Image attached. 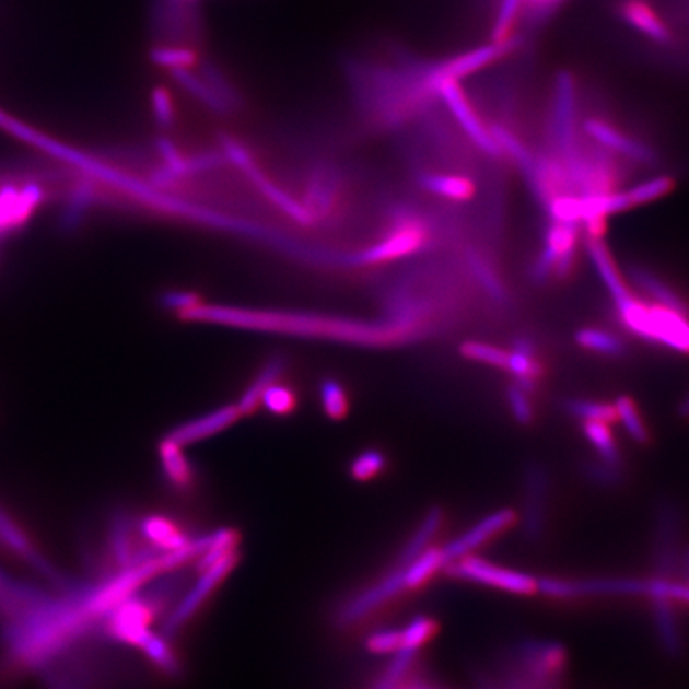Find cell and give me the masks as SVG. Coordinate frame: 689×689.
Masks as SVG:
<instances>
[{
    "mask_svg": "<svg viewBox=\"0 0 689 689\" xmlns=\"http://www.w3.org/2000/svg\"><path fill=\"white\" fill-rule=\"evenodd\" d=\"M445 572L458 580L482 584L507 594L534 595L538 594V577L530 573L495 565L489 560L475 554L462 557L445 567Z\"/></svg>",
    "mask_w": 689,
    "mask_h": 689,
    "instance_id": "cell-5",
    "label": "cell"
},
{
    "mask_svg": "<svg viewBox=\"0 0 689 689\" xmlns=\"http://www.w3.org/2000/svg\"><path fill=\"white\" fill-rule=\"evenodd\" d=\"M459 353H462V357L466 358V360L476 361V363L506 369L507 351L493 347V344L469 340V342L462 343Z\"/></svg>",
    "mask_w": 689,
    "mask_h": 689,
    "instance_id": "cell-42",
    "label": "cell"
},
{
    "mask_svg": "<svg viewBox=\"0 0 689 689\" xmlns=\"http://www.w3.org/2000/svg\"><path fill=\"white\" fill-rule=\"evenodd\" d=\"M172 75L184 90L190 93L195 100L203 103L205 106L210 107L211 110L218 114H230L232 113V107L222 100L218 93L212 90L210 83L207 80L201 79V77L191 74L190 69H176V71H172Z\"/></svg>",
    "mask_w": 689,
    "mask_h": 689,
    "instance_id": "cell-31",
    "label": "cell"
},
{
    "mask_svg": "<svg viewBox=\"0 0 689 689\" xmlns=\"http://www.w3.org/2000/svg\"><path fill=\"white\" fill-rule=\"evenodd\" d=\"M184 316L200 319H215L219 323H229V325L268 327V329L294 330L295 334H305V336H330L334 339L358 340V342L385 343L399 342L407 339V334L402 332L399 327H360L357 323L330 322V319L312 318V316L299 315H273V313H250L238 312V310H205L203 306L197 305Z\"/></svg>",
    "mask_w": 689,
    "mask_h": 689,
    "instance_id": "cell-1",
    "label": "cell"
},
{
    "mask_svg": "<svg viewBox=\"0 0 689 689\" xmlns=\"http://www.w3.org/2000/svg\"><path fill=\"white\" fill-rule=\"evenodd\" d=\"M552 221L581 224L583 219V198L577 195H559L546 205Z\"/></svg>",
    "mask_w": 689,
    "mask_h": 689,
    "instance_id": "cell-45",
    "label": "cell"
},
{
    "mask_svg": "<svg viewBox=\"0 0 689 689\" xmlns=\"http://www.w3.org/2000/svg\"><path fill=\"white\" fill-rule=\"evenodd\" d=\"M681 534H684V516L675 501L663 500L654 511L653 549H651V576H677L681 567Z\"/></svg>",
    "mask_w": 689,
    "mask_h": 689,
    "instance_id": "cell-3",
    "label": "cell"
},
{
    "mask_svg": "<svg viewBox=\"0 0 689 689\" xmlns=\"http://www.w3.org/2000/svg\"><path fill=\"white\" fill-rule=\"evenodd\" d=\"M153 65L160 68L176 71V69H190L198 62V54L187 47H155L151 51Z\"/></svg>",
    "mask_w": 689,
    "mask_h": 689,
    "instance_id": "cell-40",
    "label": "cell"
},
{
    "mask_svg": "<svg viewBox=\"0 0 689 689\" xmlns=\"http://www.w3.org/2000/svg\"><path fill=\"white\" fill-rule=\"evenodd\" d=\"M260 404L273 416H288L297 406V398L288 386L273 383L264 392Z\"/></svg>",
    "mask_w": 689,
    "mask_h": 689,
    "instance_id": "cell-46",
    "label": "cell"
},
{
    "mask_svg": "<svg viewBox=\"0 0 689 689\" xmlns=\"http://www.w3.org/2000/svg\"><path fill=\"white\" fill-rule=\"evenodd\" d=\"M419 651L399 649L393 657L392 664L386 667L377 684L372 689H401L406 675L409 674L413 661Z\"/></svg>",
    "mask_w": 689,
    "mask_h": 689,
    "instance_id": "cell-38",
    "label": "cell"
},
{
    "mask_svg": "<svg viewBox=\"0 0 689 689\" xmlns=\"http://www.w3.org/2000/svg\"><path fill=\"white\" fill-rule=\"evenodd\" d=\"M518 45V38L513 37L503 44H497L492 42L490 45H483V47L475 48V50L466 51V54L458 55V57L445 59V61L436 62V65H428L427 72H424V82H427L428 89L437 95V89L442 82L447 80H455L458 82L463 77L475 74L486 66L492 65L511 51L516 50Z\"/></svg>",
    "mask_w": 689,
    "mask_h": 689,
    "instance_id": "cell-8",
    "label": "cell"
},
{
    "mask_svg": "<svg viewBox=\"0 0 689 689\" xmlns=\"http://www.w3.org/2000/svg\"><path fill=\"white\" fill-rule=\"evenodd\" d=\"M563 410L573 419L581 421H604V423H612L618 420L616 409L612 404L589 401V399H565L563 401Z\"/></svg>",
    "mask_w": 689,
    "mask_h": 689,
    "instance_id": "cell-37",
    "label": "cell"
},
{
    "mask_svg": "<svg viewBox=\"0 0 689 689\" xmlns=\"http://www.w3.org/2000/svg\"><path fill=\"white\" fill-rule=\"evenodd\" d=\"M323 410L330 420H342L348 413V398L343 386L336 381L323 382L319 389Z\"/></svg>",
    "mask_w": 689,
    "mask_h": 689,
    "instance_id": "cell-43",
    "label": "cell"
},
{
    "mask_svg": "<svg viewBox=\"0 0 689 689\" xmlns=\"http://www.w3.org/2000/svg\"><path fill=\"white\" fill-rule=\"evenodd\" d=\"M506 371L513 375L516 385L534 395L545 367L536 357V343L532 337H514L511 353H507Z\"/></svg>",
    "mask_w": 689,
    "mask_h": 689,
    "instance_id": "cell-17",
    "label": "cell"
},
{
    "mask_svg": "<svg viewBox=\"0 0 689 689\" xmlns=\"http://www.w3.org/2000/svg\"><path fill=\"white\" fill-rule=\"evenodd\" d=\"M574 340L584 350L593 353L604 354V357H624L628 347L624 340L608 330L597 329V327H584L574 336Z\"/></svg>",
    "mask_w": 689,
    "mask_h": 689,
    "instance_id": "cell-32",
    "label": "cell"
},
{
    "mask_svg": "<svg viewBox=\"0 0 689 689\" xmlns=\"http://www.w3.org/2000/svg\"><path fill=\"white\" fill-rule=\"evenodd\" d=\"M551 475L539 462H528L522 475V536L538 545L548 528Z\"/></svg>",
    "mask_w": 689,
    "mask_h": 689,
    "instance_id": "cell-6",
    "label": "cell"
},
{
    "mask_svg": "<svg viewBox=\"0 0 689 689\" xmlns=\"http://www.w3.org/2000/svg\"><path fill=\"white\" fill-rule=\"evenodd\" d=\"M576 85L570 72L562 71L556 79L554 115H552V138L557 155L565 159L576 151Z\"/></svg>",
    "mask_w": 689,
    "mask_h": 689,
    "instance_id": "cell-11",
    "label": "cell"
},
{
    "mask_svg": "<svg viewBox=\"0 0 689 689\" xmlns=\"http://www.w3.org/2000/svg\"><path fill=\"white\" fill-rule=\"evenodd\" d=\"M166 304L173 306V308H179V306H183V308L187 310H191L197 306L194 295L189 294H170L168 297H166Z\"/></svg>",
    "mask_w": 689,
    "mask_h": 689,
    "instance_id": "cell-55",
    "label": "cell"
},
{
    "mask_svg": "<svg viewBox=\"0 0 689 689\" xmlns=\"http://www.w3.org/2000/svg\"><path fill=\"white\" fill-rule=\"evenodd\" d=\"M203 79L212 86L215 93L229 104L232 109L238 106V93L233 90L227 77L222 74L221 69L214 62H203Z\"/></svg>",
    "mask_w": 689,
    "mask_h": 689,
    "instance_id": "cell-50",
    "label": "cell"
},
{
    "mask_svg": "<svg viewBox=\"0 0 689 689\" xmlns=\"http://www.w3.org/2000/svg\"><path fill=\"white\" fill-rule=\"evenodd\" d=\"M142 534L163 551H174V549L183 548L189 542L183 532L170 522L168 518L149 517L142 522Z\"/></svg>",
    "mask_w": 689,
    "mask_h": 689,
    "instance_id": "cell-35",
    "label": "cell"
},
{
    "mask_svg": "<svg viewBox=\"0 0 689 689\" xmlns=\"http://www.w3.org/2000/svg\"><path fill=\"white\" fill-rule=\"evenodd\" d=\"M583 434L593 445L595 457L615 466H626L621 448L612 434L610 423L604 421H583Z\"/></svg>",
    "mask_w": 689,
    "mask_h": 689,
    "instance_id": "cell-27",
    "label": "cell"
},
{
    "mask_svg": "<svg viewBox=\"0 0 689 689\" xmlns=\"http://www.w3.org/2000/svg\"><path fill=\"white\" fill-rule=\"evenodd\" d=\"M581 476L598 489L615 490L624 486L628 469L626 466L610 465L595 457L581 463Z\"/></svg>",
    "mask_w": 689,
    "mask_h": 689,
    "instance_id": "cell-34",
    "label": "cell"
},
{
    "mask_svg": "<svg viewBox=\"0 0 689 689\" xmlns=\"http://www.w3.org/2000/svg\"><path fill=\"white\" fill-rule=\"evenodd\" d=\"M584 131L607 151L621 153V155L628 156L633 162L643 163V165L657 163V153L654 149L637 141L629 135L622 133L618 128L611 127L610 124L600 120V118H587L584 121Z\"/></svg>",
    "mask_w": 689,
    "mask_h": 689,
    "instance_id": "cell-15",
    "label": "cell"
},
{
    "mask_svg": "<svg viewBox=\"0 0 689 689\" xmlns=\"http://www.w3.org/2000/svg\"><path fill=\"white\" fill-rule=\"evenodd\" d=\"M681 567H684V570H685V581H688L689 583V552L687 557H685V559L681 560Z\"/></svg>",
    "mask_w": 689,
    "mask_h": 689,
    "instance_id": "cell-57",
    "label": "cell"
},
{
    "mask_svg": "<svg viewBox=\"0 0 689 689\" xmlns=\"http://www.w3.org/2000/svg\"><path fill=\"white\" fill-rule=\"evenodd\" d=\"M612 406H615L618 421H621L622 427H624V430L628 431L629 437H631L635 444H650V428L649 424H646L645 419H643L642 412H640L639 404L635 402V399L628 395H621L616 398Z\"/></svg>",
    "mask_w": 689,
    "mask_h": 689,
    "instance_id": "cell-33",
    "label": "cell"
},
{
    "mask_svg": "<svg viewBox=\"0 0 689 689\" xmlns=\"http://www.w3.org/2000/svg\"><path fill=\"white\" fill-rule=\"evenodd\" d=\"M621 325L645 342L663 344L678 353L689 354V316L669 306L649 304L631 295L616 304Z\"/></svg>",
    "mask_w": 689,
    "mask_h": 689,
    "instance_id": "cell-2",
    "label": "cell"
},
{
    "mask_svg": "<svg viewBox=\"0 0 689 689\" xmlns=\"http://www.w3.org/2000/svg\"><path fill=\"white\" fill-rule=\"evenodd\" d=\"M466 264H468L476 283L483 289L487 297L493 304L501 306L510 304V292H507L506 284L501 280L495 267L487 260V257H483L480 250L476 248L466 249Z\"/></svg>",
    "mask_w": 689,
    "mask_h": 689,
    "instance_id": "cell-23",
    "label": "cell"
},
{
    "mask_svg": "<svg viewBox=\"0 0 689 689\" xmlns=\"http://www.w3.org/2000/svg\"><path fill=\"white\" fill-rule=\"evenodd\" d=\"M653 608L654 631L661 649L667 656L680 657L685 653V639L674 602L650 600Z\"/></svg>",
    "mask_w": 689,
    "mask_h": 689,
    "instance_id": "cell-20",
    "label": "cell"
},
{
    "mask_svg": "<svg viewBox=\"0 0 689 689\" xmlns=\"http://www.w3.org/2000/svg\"><path fill=\"white\" fill-rule=\"evenodd\" d=\"M528 5L532 9V15L535 19H542V16L548 15L552 9L557 5V3L562 2V0H527Z\"/></svg>",
    "mask_w": 689,
    "mask_h": 689,
    "instance_id": "cell-54",
    "label": "cell"
},
{
    "mask_svg": "<svg viewBox=\"0 0 689 689\" xmlns=\"http://www.w3.org/2000/svg\"><path fill=\"white\" fill-rule=\"evenodd\" d=\"M420 186L437 197L452 201H468L475 197L476 187L471 179L455 174L424 173Z\"/></svg>",
    "mask_w": 689,
    "mask_h": 689,
    "instance_id": "cell-26",
    "label": "cell"
},
{
    "mask_svg": "<svg viewBox=\"0 0 689 689\" xmlns=\"http://www.w3.org/2000/svg\"><path fill=\"white\" fill-rule=\"evenodd\" d=\"M586 248L591 260H593L595 270L600 275L605 287L610 291L615 305L628 301L633 294L629 291V288L626 287L624 280H622L621 273H619L618 266H616L615 259H612L611 250L608 248L607 243L604 242V238H591V236H586Z\"/></svg>",
    "mask_w": 689,
    "mask_h": 689,
    "instance_id": "cell-21",
    "label": "cell"
},
{
    "mask_svg": "<svg viewBox=\"0 0 689 689\" xmlns=\"http://www.w3.org/2000/svg\"><path fill=\"white\" fill-rule=\"evenodd\" d=\"M530 396V393L522 389L516 383H513L506 392V401L507 406H510L511 416L521 427H528L535 421V409Z\"/></svg>",
    "mask_w": 689,
    "mask_h": 689,
    "instance_id": "cell-47",
    "label": "cell"
},
{
    "mask_svg": "<svg viewBox=\"0 0 689 689\" xmlns=\"http://www.w3.org/2000/svg\"><path fill=\"white\" fill-rule=\"evenodd\" d=\"M283 367L284 361L280 360V358H275V360H270V363L262 369V372L257 375L256 381L253 382V385L246 389L245 395H243L240 402L236 404L242 416H248V413L254 412V409L260 404L264 392H266L268 386L277 383L281 372H283Z\"/></svg>",
    "mask_w": 689,
    "mask_h": 689,
    "instance_id": "cell-36",
    "label": "cell"
},
{
    "mask_svg": "<svg viewBox=\"0 0 689 689\" xmlns=\"http://www.w3.org/2000/svg\"><path fill=\"white\" fill-rule=\"evenodd\" d=\"M517 521L516 511L510 510V507L493 511L489 516L480 518L472 527H469L468 530L463 532L462 535L448 541L444 548H441L442 557H444V569L448 563L478 551L479 548L492 541L498 535L504 534L507 528L516 525Z\"/></svg>",
    "mask_w": 689,
    "mask_h": 689,
    "instance_id": "cell-9",
    "label": "cell"
},
{
    "mask_svg": "<svg viewBox=\"0 0 689 689\" xmlns=\"http://www.w3.org/2000/svg\"><path fill=\"white\" fill-rule=\"evenodd\" d=\"M430 243L427 222L410 210H401L395 215V229L374 248L365 250L364 262L378 264L401 259L419 253Z\"/></svg>",
    "mask_w": 689,
    "mask_h": 689,
    "instance_id": "cell-7",
    "label": "cell"
},
{
    "mask_svg": "<svg viewBox=\"0 0 689 689\" xmlns=\"http://www.w3.org/2000/svg\"><path fill=\"white\" fill-rule=\"evenodd\" d=\"M0 542L5 545L7 548L12 549L15 554L23 557L31 567H34L37 572L47 576L48 580L54 581V583L59 584V586L71 589L72 586H69L68 581L54 569V565H51L45 557L38 554L36 549L33 548V545H31L30 539L24 536L19 525L12 522V518L9 517V514H7L2 507H0Z\"/></svg>",
    "mask_w": 689,
    "mask_h": 689,
    "instance_id": "cell-19",
    "label": "cell"
},
{
    "mask_svg": "<svg viewBox=\"0 0 689 689\" xmlns=\"http://www.w3.org/2000/svg\"><path fill=\"white\" fill-rule=\"evenodd\" d=\"M489 130L490 135H492L493 139H495L500 151L506 153V155L516 163L518 170H521L522 174H524L527 184L530 183L535 170L534 153L528 151V149L522 144L521 139H518L513 131L504 128L503 125L493 124Z\"/></svg>",
    "mask_w": 689,
    "mask_h": 689,
    "instance_id": "cell-29",
    "label": "cell"
},
{
    "mask_svg": "<svg viewBox=\"0 0 689 689\" xmlns=\"http://www.w3.org/2000/svg\"><path fill=\"white\" fill-rule=\"evenodd\" d=\"M365 646L374 654L396 653L401 649V631L385 629V631L372 633L365 640Z\"/></svg>",
    "mask_w": 689,
    "mask_h": 689,
    "instance_id": "cell-52",
    "label": "cell"
},
{
    "mask_svg": "<svg viewBox=\"0 0 689 689\" xmlns=\"http://www.w3.org/2000/svg\"><path fill=\"white\" fill-rule=\"evenodd\" d=\"M619 12L622 19L640 31L643 36L653 38L659 44H669L672 40L669 26L659 19L646 0H622Z\"/></svg>",
    "mask_w": 689,
    "mask_h": 689,
    "instance_id": "cell-22",
    "label": "cell"
},
{
    "mask_svg": "<svg viewBox=\"0 0 689 689\" xmlns=\"http://www.w3.org/2000/svg\"><path fill=\"white\" fill-rule=\"evenodd\" d=\"M437 96L447 104L455 120L462 125L463 131L478 145L480 151L489 156H495V159L503 155V152L498 148L495 139L490 135L489 128L480 120L478 113L469 103L458 82H455V80L442 82L440 89H437Z\"/></svg>",
    "mask_w": 689,
    "mask_h": 689,
    "instance_id": "cell-10",
    "label": "cell"
},
{
    "mask_svg": "<svg viewBox=\"0 0 689 689\" xmlns=\"http://www.w3.org/2000/svg\"><path fill=\"white\" fill-rule=\"evenodd\" d=\"M629 275H631L633 283L642 289L645 294H649L651 299H654L656 304L669 306L675 312L689 316L687 301L670 284H667L663 278L657 277L649 268L633 266L629 268Z\"/></svg>",
    "mask_w": 689,
    "mask_h": 689,
    "instance_id": "cell-24",
    "label": "cell"
},
{
    "mask_svg": "<svg viewBox=\"0 0 689 689\" xmlns=\"http://www.w3.org/2000/svg\"><path fill=\"white\" fill-rule=\"evenodd\" d=\"M441 570H444V557H442L441 548H431L430 546L409 565L404 567V586L409 591L420 589Z\"/></svg>",
    "mask_w": 689,
    "mask_h": 689,
    "instance_id": "cell-30",
    "label": "cell"
},
{
    "mask_svg": "<svg viewBox=\"0 0 689 689\" xmlns=\"http://www.w3.org/2000/svg\"><path fill=\"white\" fill-rule=\"evenodd\" d=\"M385 468L386 457L381 451H365L353 459L350 472L353 479L365 482V480L377 478Z\"/></svg>",
    "mask_w": 689,
    "mask_h": 689,
    "instance_id": "cell-48",
    "label": "cell"
},
{
    "mask_svg": "<svg viewBox=\"0 0 689 689\" xmlns=\"http://www.w3.org/2000/svg\"><path fill=\"white\" fill-rule=\"evenodd\" d=\"M236 562H238V552H236L235 549V551L229 552L227 556L219 559L218 562L212 563L210 569L203 570L197 583H195L194 589L184 597L179 607L170 616L168 621H166L165 632L174 633L184 622L189 621L191 616L198 611V608L214 593L215 587L229 576V573L232 572Z\"/></svg>",
    "mask_w": 689,
    "mask_h": 689,
    "instance_id": "cell-12",
    "label": "cell"
},
{
    "mask_svg": "<svg viewBox=\"0 0 689 689\" xmlns=\"http://www.w3.org/2000/svg\"><path fill=\"white\" fill-rule=\"evenodd\" d=\"M521 5L522 0H503V2H501L495 26H493L492 42L503 44V42H507L510 38H513L511 33H513L514 21L517 19Z\"/></svg>",
    "mask_w": 689,
    "mask_h": 689,
    "instance_id": "cell-49",
    "label": "cell"
},
{
    "mask_svg": "<svg viewBox=\"0 0 689 689\" xmlns=\"http://www.w3.org/2000/svg\"><path fill=\"white\" fill-rule=\"evenodd\" d=\"M649 580L637 577H589V580H569V577H538V594L559 600L616 595V597H646Z\"/></svg>",
    "mask_w": 689,
    "mask_h": 689,
    "instance_id": "cell-4",
    "label": "cell"
},
{
    "mask_svg": "<svg viewBox=\"0 0 689 689\" xmlns=\"http://www.w3.org/2000/svg\"><path fill=\"white\" fill-rule=\"evenodd\" d=\"M139 649L144 650L149 659L160 667L166 674H177L179 672V664H177L176 656H174L173 650L170 649L168 642L163 637L155 635L152 631L148 633L144 640H142Z\"/></svg>",
    "mask_w": 689,
    "mask_h": 689,
    "instance_id": "cell-39",
    "label": "cell"
},
{
    "mask_svg": "<svg viewBox=\"0 0 689 689\" xmlns=\"http://www.w3.org/2000/svg\"><path fill=\"white\" fill-rule=\"evenodd\" d=\"M240 417H242V412H240L238 406L221 407V409L212 410L207 416L180 424L168 434V437L186 447L194 442L208 440V437L227 430L230 424L235 423Z\"/></svg>",
    "mask_w": 689,
    "mask_h": 689,
    "instance_id": "cell-18",
    "label": "cell"
},
{
    "mask_svg": "<svg viewBox=\"0 0 689 689\" xmlns=\"http://www.w3.org/2000/svg\"><path fill=\"white\" fill-rule=\"evenodd\" d=\"M437 631L436 621L430 616H416L401 631V649L420 651Z\"/></svg>",
    "mask_w": 689,
    "mask_h": 689,
    "instance_id": "cell-41",
    "label": "cell"
},
{
    "mask_svg": "<svg viewBox=\"0 0 689 689\" xmlns=\"http://www.w3.org/2000/svg\"><path fill=\"white\" fill-rule=\"evenodd\" d=\"M51 600L54 597L45 591L26 583H19L0 570V619H3L7 624L26 618L27 615L45 607Z\"/></svg>",
    "mask_w": 689,
    "mask_h": 689,
    "instance_id": "cell-13",
    "label": "cell"
},
{
    "mask_svg": "<svg viewBox=\"0 0 689 689\" xmlns=\"http://www.w3.org/2000/svg\"><path fill=\"white\" fill-rule=\"evenodd\" d=\"M442 524H444V510L442 507H433V510L428 511L421 518L419 527L410 536L409 541L404 545L401 554H399L398 567L409 565L421 552L427 551L434 536L440 534Z\"/></svg>",
    "mask_w": 689,
    "mask_h": 689,
    "instance_id": "cell-25",
    "label": "cell"
},
{
    "mask_svg": "<svg viewBox=\"0 0 689 689\" xmlns=\"http://www.w3.org/2000/svg\"><path fill=\"white\" fill-rule=\"evenodd\" d=\"M674 189V177H654V179H650L649 183L640 184V186L633 187V189L629 190L628 198L629 201H631V207H639V205L651 203V201L657 200V198L670 194Z\"/></svg>",
    "mask_w": 689,
    "mask_h": 689,
    "instance_id": "cell-44",
    "label": "cell"
},
{
    "mask_svg": "<svg viewBox=\"0 0 689 689\" xmlns=\"http://www.w3.org/2000/svg\"><path fill=\"white\" fill-rule=\"evenodd\" d=\"M109 615V632L114 639L124 640V642L139 646L142 640L148 637V633L151 632L149 622H151L152 612L149 610L148 605L142 604L141 600H133L131 597L127 598L118 607H115Z\"/></svg>",
    "mask_w": 689,
    "mask_h": 689,
    "instance_id": "cell-16",
    "label": "cell"
},
{
    "mask_svg": "<svg viewBox=\"0 0 689 689\" xmlns=\"http://www.w3.org/2000/svg\"><path fill=\"white\" fill-rule=\"evenodd\" d=\"M402 591H406V586H404V567H396L392 573L382 577L377 584L358 594L357 597L351 598V600L344 605L343 610L340 611V622H342V624L357 622L358 619L364 618L369 612L381 608L386 602L398 597Z\"/></svg>",
    "mask_w": 689,
    "mask_h": 689,
    "instance_id": "cell-14",
    "label": "cell"
},
{
    "mask_svg": "<svg viewBox=\"0 0 689 689\" xmlns=\"http://www.w3.org/2000/svg\"><path fill=\"white\" fill-rule=\"evenodd\" d=\"M160 459H162L166 478L173 486L179 487V489H186L190 486L191 480H194V469L184 454L183 445L166 436V440L160 444Z\"/></svg>",
    "mask_w": 689,
    "mask_h": 689,
    "instance_id": "cell-28",
    "label": "cell"
},
{
    "mask_svg": "<svg viewBox=\"0 0 689 689\" xmlns=\"http://www.w3.org/2000/svg\"><path fill=\"white\" fill-rule=\"evenodd\" d=\"M678 416L685 420L689 419V395L680 402V406H678Z\"/></svg>",
    "mask_w": 689,
    "mask_h": 689,
    "instance_id": "cell-56",
    "label": "cell"
},
{
    "mask_svg": "<svg viewBox=\"0 0 689 689\" xmlns=\"http://www.w3.org/2000/svg\"><path fill=\"white\" fill-rule=\"evenodd\" d=\"M110 542L115 560L121 567H131L130 538H128V525L124 517H115L113 530H110Z\"/></svg>",
    "mask_w": 689,
    "mask_h": 689,
    "instance_id": "cell-51",
    "label": "cell"
},
{
    "mask_svg": "<svg viewBox=\"0 0 689 689\" xmlns=\"http://www.w3.org/2000/svg\"><path fill=\"white\" fill-rule=\"evenodd\" d=\"M152 109L155 115L156 124L162 127H172L176 113H174L173 97L168 90L163 86H156L152 93Z\"/></svg>",
    "mask_w": 689,
    "mask_h": 689,
    "instance_id": "cell-53",
    "label": "cell"
}]
</instances>
